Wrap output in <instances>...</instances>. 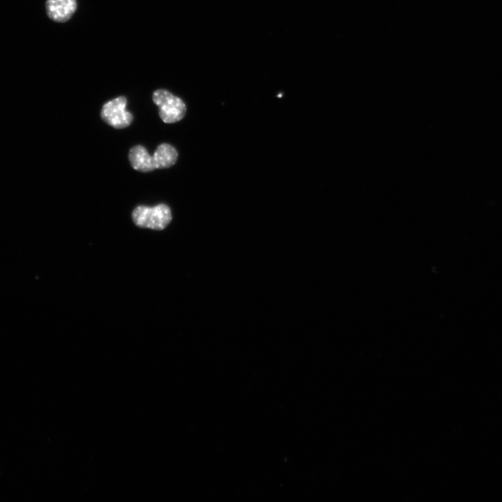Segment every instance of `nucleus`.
Wrapping results in <instances>:
<instances>
[{"mask_svg":"<svg viewBox=\"0 0 502 502\" xmlns=\"http://www.w3.org/2000/svg\"><path fill=\"white\" fill-rule=\"evenodd\" d=\"M172 218L171 210L165 204L153 207L138 206L132 213V220L137 226L154 230L164 229Z\"/></svg>","mask_w":502,"mask_h":502,"instance_id":"obj_1","label":"nucleus"},{"mask_svg":"<svg viewBox=\"0 0 502 502\" xmlns=\"http://www.w3.org/2000/svg\"><path fill=\"white\" fill-rule=\"evenodd\" d=\"M45 9L47 16L53 21L65 22L77 9L76 0H47Z\"/></svg>","mask_w":502,"mask_h":502,"instance_id":"obj_4","label":"nucleus"},{"mask_svg":"<svg viewBox=\"0 0 502 502\" xmlns=\"http://www.w3.org/2000/svg\"><path fill=\"white\" fill-rule=\"evenodd\" d=\"M178 152L171 144H160L153 153L156 169H167L173 166L178 159Z\"/></svg>","mask_w":502,"mask_h":502,"instance_id":"obj_6","label":"nucleus"},{"mask_svg":"<svg viewBox=\"0 0 502 502\" xmlns=\"http://www.w3.org/2000/svg\"><path fill=\"white\" fill-rule=\"evenodd\" d=\"M127 98L121 96L105 103L100 117L107 124L116 129L128 127L133 120L132 114L126 110Z\"/></svg>","mask_w":502,"mask_h":502,"instance_id":"obj_3","label":"nucleus"},{"mask_svg":"<svg viewBox=\"0 0 502 502\" xmlns=\"http://www.w3.org/2000/svg\"><path fill=\"white\" fill-rule=\"evenodd\" d=\"M153 102L158 107L160 119L167 123L181 121L185 115L186 106L178 97L165 89H158L152 96Z\"/></svg>","mask_w":502,"mask_h":502,"instance_id":"obj_2","label":"nucleus"},{"mask_svg":"<svg viewBox=\"0 0 502 502\" xmlns=\"http://www.w3.org/2000/svg\"><path fill=\"white\" fill-rule=\"evenodd\" d=\"M128 159L135 170L149 172L156 169L153 156L149 155L146 149L142 145H136L130 149Z\"/></svg>","mask_w":502,"mask_h":502,"instance_id":"obj_5","label":"nucleus"}]
</instances>
